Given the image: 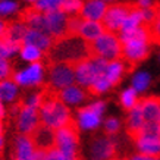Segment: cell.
I'll return each instance as SVG.
<instances>
[{
    "label": "cell",
    "instance_id": "cell-33",
    "mask_svg": "<svg viewBox=\"0 0 160 160\" xmlns=\"http://www.w3.org/2000/svg\"><path fill=\"white\" fill-rule=\"evenodd\" d=\"M150 84V77L147 73H138L134 77V81H132V85L137 91H144Z\"/></svg>",
    "mask_w": 160,
    "mask_h": 160
},
{
    "label": "cell",
    "instance_id": "cell-12",
    "mask_svg": "<svg viewBox=\"0 0 160 160\" xmlns=\"http://www.w3.org/2000/svg\"><path fill=\"white\" fill-rule=\"evenodd\" d=\"M46 13V19L49 24L50 34L54 38L63 37L68 34V16L63 10H52V12H44Z\"/></svg>",
    "mask_w": 160,
    "mask_h": 160
},
{
    "label": "cell",
    "instance_id": "cell-1",
    "mask_svg": "<svg viewBox=\"0 0 160 160\" xmlns=\"http://www.w3.org/2000/svg\"><path fill=\"white\" fill-rule=\"evenodd\" d=\"M90 58L88 41L81 35L66 34L54 38L52 47L46 53L47 62H73L77 63L82 59Z\"/></svg>",
    "mask_w": 160,
    "mask_h": 160
},
{
    "label": "cell",
    "instance_id": "cell-20",
    "mask_svg": "<svg viewBox=\"0 0 160 160\" xmlns=\"http://www.w3.org/2000/svg\"><path fill=\"white\" fill-rule=\"evenodd\" d=\"M27 29L28 27L21 22V21H12V22H8V27H6V32L3 37L9 38L10 41L16 43L18 46H24V38H25V34H27Z\"/></svg>",
    "mask_w": 160,
    "mask_h": 160
},
{
    "label": "cell",
    "instance_id": "cell-5",
    "mask_svg": "<svg viewBox=\"0 0 160 160\" xmlns=\"http://www.w3.org/2000/svg\"><path fill=\"white\" fill-rule=\"evenodd\" d=\"M135 9H142L137 2H123V3H115V5L107 6L106 13L102 18V22L106 31H110V32L119 35L123 19Z\"/></svg>",
    "mask_w": 160,
    "mask_h": 160
},
{
    "label": "cell",
    "instance_id": "cell-21",
    "mask_svg": "<svg viewBox=\"0 0 160 160\" xmlns=\"http://www.w3.org/2000/svg\"><path fill=\"white\" fill-rule=\"evenodd\" d=\"M160 138V122H144V125L137 131L131 140L137 142L138 140H156Z\"/></svg>",
    "mask_w": 160,
    "mask_h": 160
},
{
    "label": "cell",
    "instance_id": "cell-35",
    "mask_svg": "<svg viewBox=\"0 0 160 160\" xmlns=\"http://www.w3.org/2000/svg\"><path fill=\"white\" fill-rule=\"evenodd\" d=\"M119 121L115 119V118H109L106 122H104V132L107 135H115L118 131H119Z\"/></svg>",
    "mask_w": 160,
    "mask_h": 160
},
{
    "label": "cell",
    "instance_id": "cell-25",
    "mask_svg": "<svg viewBox=\"0 0 160 160\" xmlns=\"http://www.w3.org/2000/svg\"><path fill=\"white\" fill-rule=\"evenodd\" d=\"M18 94V84L13 79H2L0 81V100L5 103H12Z\"/></svg>",
    "mask_w": 160,
    "mask_h": 160
},
{
    "label": "cell",
    "instance_id": "cell-31",
    "mask_svg": "<svg viewBox=\"0 0 160 160\" xmlns=\"http://www.w3.org/2000/svg\"><path fill=\"white\" fill-rule=\"evenodd\" d=\"M146 25L148 27V32H150V43L160 46V13L156 16V19L151 24H146Z\"/></svg>",
    "mask_w": 160,
    "mask_h": 160
},
{
    "label": "cell",
    "instance_id": "cell-36",
    "mask_svg": "<svg viewBox=\"0 0 160 160\" xmlns=\"http://www.w3.org/2000/svg\"><path fill=\"white\" fill-rule=\"evenodd\" d=\"M18 9V5L13 2H0V15L12 13Z\"/></svg>",
    "mask_w": 160,
    "mask_h": 160
},
{
    "label": "cell",
    "instance_id": "cell-38",
    "mask_svg": "<svg viewBox=\"0 0 160 160\" xmlns=\"http://www.w3.org/2000/svg\"><path fill=\"white\" fill-rule=\"evenodd\" d=\"M90 110L96 112V113H98L100 116H102L103 110H104V103L103 102H97V103H92V104H90V106H87Z\"/></svg>",
    "mask_w": 160,
    "mask_h": 160
},
{
    "label": "cell",
    "instance_id": "cell-16",
    "mask_svg": "<svg viewBox=\"0 0 160 160\" xmlns=\"http://www.w3.org/2000/svg\"><path fill=\"white\" fill-rule=\"evenodd\" d=\"M52 43H53V38L49 37V35L40 32L37 29L29 28L27 29V34H25L24 38V44H31V46H35L37 49H40L43 53H47L49 49L52 47Z\"/></svg>",
    "mask_w": 160,
    "mask_h": 160
},
{
    "label": "cell",
    "instance_id": "cell-41",
    "mask_svg": "<svg viewBox=\"0 0 160 160\" xmlns=\"http://www.w3.org/2000/svg\"><path fill=\"white\" fill-rule=\"evenodd\" d=\"M5 118V107L2 104V100H0V119H3Z\"/></svg>",
    "mask_w": 160,
    "mask_h": 160
},
{
    "label": "cell",
    "instance_id": "cell-43",
    "mask_svg": "<svg viewBox=\"0 0 160 160\" xmlns=\"http://www.w3.org/2000/svg\"><path fill=\"white\" fill-rule=\"evenodd\" d=\"M2 148H3V138L0 137V154H2Z\"/></svg>",
    "mask_w": 160,
    "mask_h": 160
},
{
    "label": "cell",
    "instance_id": "cell-28",
    "mask_svg": "<svg viewBox=\"0 0 160 160\" xmlns=\"http://www.w3.org/2000/svg\"><path fill=\"white\" fill-rule=\"evenodd\" d=\"M21 56L24 60L27 62H38L41 56H43V52L40 49H37L35 46H31V44H24L21 47Z\"/></svg>",
    "mask_w": 160,
    "mask_h": 160
},
{
    "label": "cell",
    "instance_id": "cell-40",
    "mask_svg": "<svg viewBox=\"0 0 160 160\" xmlns=\"http://www.w3.org/2000/svg\"><path fill=\"white\" fill-rule=\"evenodd\" d=\"M137 3L144 9V8H148V6H151V0H137Z\"/></svg>",
    "mask_w": 160,
    "mask_h": 160
},
{
    "label": "cell",
    "instance_id": "cell-9",
    "mask_svg": "<svg viewBox=\"0 0 160 160\" xmlns=\"http://www.w3.org/2000/svg\"><path fill=\"white\" fill-rule=\"evenodd\" d=\"M28 137L32 141L35 150L47 151L56 146V132H54L53 128L47 126L43 122H40L38 125L28 134Z\"/></svg>",
    "mask_w": 160,
    "mask_h": 160
},
{
    "label": "cell",
    "instance_id": "cell-14",
    "mask_svg": "<svg viewBox=\"0 0 160 160\" xmlns=\"http://www.w3.org/2000/svg\"><path fill=\"white\" fill-rule=\"evenodd\" d=\"M107 6L109 5H106L103 0H85L79 15L84 19L102 21V18L104 16L107 10Z\"/></svg>",
    "mask_w": 160,
    "mask_h": 160
},
{
    "label": "cell",
    "instance_id": "cell-13",
    "mask_svg": "<svg viewBox=\"0 0 160 160\" xmlns=\"http://www.w3.org/2000/svg\"><path fill=\"white\" fill-rule=\"evenodd\" d=\"M138 103L146 122H160V97L157 96L142 97L138 98Z\"/></svg>",
    "mask_w": 160,
    "mask_h": 160
},
{
    "label": "cell",
    "instance_id": "cell-23",
    "mask_svg": "<svg viewBox=\"0 0 160 160\" xmlns=\"http://www.w3.org/2000/svg\"><path fill=\"white\" fill-rule=\"evenodd\" d=\"M78 115H79V125L82 126L84 129H94L100 123V115L96 113V112L90 110L88 107L79 109Z\"/></svg>",
    "mask_w": 160,
    "mask_h": 160
},
{
    "label": "cell",
    "instance_id": "cell-7",
    "mask_svg": "<svg viewBox=\"0 0 160 160\" xmlns=\"http://www.w3.org/2000/svg\"><path fill=\"white\" fill-rule=\"evenodd\" d=\"M77 63L47 62L46 69L49 71V85H52L56 90L72 85L75 82V66H77Z\"/></svg>",
    "mask_w": 160,
    "mask_h": 160
},
{
    "label": "cell",
    "instance_id": "cell-27",
    "mask_svg": "<svg viewBox=\"0 0 160 160\" xmlns=\"http://www.w3.org/2000/svg\"><path fill=\"white\" fill-rule=\"evenodd\" d=\"M142 22V9H135L132 10L131 13L126 16L123 22H122V28L121 32H125V31H132V29L138 28Z\"/></svg>",
    "mask_w": 160,
    "mask_h": 160
},
{
    "label": "cell",
    "instance_id": "cell-32",
    "mask_svg": "<svg viewBox=\"0 0 160 160\" xmlns=\"http://www.w3.org/2000/svg\"><path fill=\"white\" fill-rule=\"evenodd\" d=\"M63 0H37L35 8L40 9L41 12H52V10H59L62 6Z\"/></svg>",
    "mask_w": 160,
    "mask_h": 160
},
{
    "label": "cell",
    "instance_id": "cell-11",
    "mask_svg": "<svg viewBox=\"0 0 160 160\" xmlns=\"http://www.w3.org/2000/svg\"><path fill=\"white\" fill-rule=\"evenodd\" d=\"M91 156L92 159L104 160V159H116L118 147L116 142L109 137H97L91 142Z\"/></svg>",
    "mask_w": 160,
    "mask_h": 160
},
{
    "label": "cell",
    "instance_id": "cell-18",
    "mask_svg": "<svg viewBox=\"0 0 160 160\" xmlns=\"http://www.w3.org/2000/svg\"><path fill=\"white\" fill-rule=\"evenodd\" d=\"M103 32H106V28H104L103 22H100V21L84 19L81 27H79L78 35H81L87 41H92V40L97 38V37H100Z\"/></svg>",
    "mask_w": 160,
    "mask_h": 160
},
{
    "label": "cell",
    "instance_id": "cell-44",
    "mask_svg": "<svg viewBox=\"0 0 160 160\" xmlns=\"http://www.w3.org/2000/svg\"><path fill=\"white\" fill-rule=\"evenodd\" d=\"M27 2H31V3H35L37 0H27Z\"/></svg>",
    "mask_w": 160,
    "mask_h": 160
},
{
    "label": "cell",
    "instance_id": "cell-29",
    "mask_svg": "<svg viewBox=\"0 0 160 160\" xmlns=\"http://www.w3.org/2000/svg\"><path fill=\"white\" fill-rule=\"evenodd\" d=\"M137 103H138V97H137V90L134 87L128 88L121 94V104L123 106L125 110L129 112Z\"/></svg>",
    "mask_w": 160,
    "mask_h": 160
},
{
    "label": "cell",
    "instance_id": "cell-30",
    "mask_svg": "<svg viewBox=\"0 0 160 160\" xmlns=\"http://www.w3.org/2000/svg\"><path fill=\"white\" fill-rule=\"evenodd\" d=\"M84 2L85 0H63L60 10H63L66 15H79L84 6Z\"/></svg>",
    "mask_w": 160,
    "mask_h": 160
},
{
    "label": "cell",
    "instance_id": "cell-37",
    "mask_svg": "<svg viewBox=\"0 0 160 160\" xmlns=\"http://www.w3.org/2000/svg\"><path fill=\"white\" fill-rule=\"evenodd\" d=\"M47 159H52V160H65V156L58 147L54 146L53 148L47 150Z\"/></svg>",
    "mask_w": 160,
    "mask_h": 160
},
{
    "label": "cell",
    "instance_id": "cell-4",
    "mask_svg": "<svg viewBox=\"0 0 160 160\" xmlns=\"http://www.w3.org/2000/svg\"><path fill=\"white\" fill-rule=\"evenodd\" d=\"M90 56H98L112 62L122 58V41L119 35L110 31L103 32L92 41H88Z\"/></svg>",
    "mask_w": 160,
    "mask_h": 160
},
{
    "label": "cell",
    "instance_id": "cell-42",
    "mask_svg": "<svg viewBox=\"0 0 160 160\" xmlns=\"http://www.w3.org/2000/svg\"><path fill=\"white\" fill-rule=\"evenodd\" d=\"M3 135V122H2V119H0V137Z\"/></svg>",
    "mask_w": 160,
    "mask_h": 160
},
{
    "label": "cell",
    "instance_id": "cell-10",
    "mask_svg": "<svg viewBox=\"0 0 160 160\" xmlns=\"http://www.w3.org/2000/svg\"><path fill=\"white\" fill-rule=\"evenodd\" d=\"M43 75H44V66L38 62H32L28 69H25L22 72L13 73V79L18 85H41L43 84Z\"/></svg>",
    "mask_w": 160,
    "mask_h": 160
},
{
    "label": "cell",
    "instance_id": "cell-34",
    "mask_svg": "<svg viewBox=\"0 0 160 160\" xmlns=\"http://www.w3.org/2000/svg\"><path fill=\"white\" fill-rule=\"evenodd\" d=\"M13 71L10 68L9 62L6 60V58H0V81L2 79H12L13 77Z\"/></svg>",
    "mask_w": 160,
    "mask_h": 160
},
{
    "label": "cell",
    "instance_id": "cell-19",
    "mask_svg": "<svg viewBox=\"0 0 160 160\" xmlns=\"http://www.w3.org/2000/svg\"><path fill=\"white\" fill-rule=\"evenodd\" d=\"M144 122H146V119L142 116L141 106H140V103H137L135 106L129 110V115L126 118V134H128V137L132 138V137L135 135L137 131L144 125Z\"/></svg>",
    "mask_w": 160,
    "mask_h": 160
},
{
    "label": "cell",
    "instance_id": "cell-8",
    "mask_svg": "<svg viewBox=\"0 0 160 160\" xmlns=\"http://www.w3.org/2000/svg\"><path fill=\"white\" fill-rule=\"evenodd\" d=\"M21 106L18 116H16V128L19 134H25L28 135L29 132L34 129L35 126L38 125L41 119H40V109L34 106H29L24 100H21Z\"/></svg>",
    "mask_w": 160,
    "mask_h": 160
},
{
    "label": "cell",
    "instance_id": "cell-24",
    "mask_svg": "<svg viewBox=\"0 0 160 160\" xmlns=\"http://www.w3.org/2000/svg\"><path fill=\"white\" fill-rule=\"evenodd\" d=\"M140 153H146L153 159H160V138L156 140H138L135 142Z\"/></svg>",
    "mask_w": 160,
    "mask_h": 160
},
{
    "label": "cell",
    "instance_id": "cell-26",
    "mask_svg": "<svg viewBox=\"0 0 160 160\" xmlns=\"http://www.w3.org/2000/svg\"><path fill=\"white\" fill-rule=\"evenodd\" d=\"M110 87H112L110 81H109L107 77L103 73V75H98V77L88 85L87 91L90 96H100V94H103L104 91H107Z\"/></svg>",
    "mask_w": 160,
    "mask_h": 160
},
{
    "label": "cell",
    "instance_id": "cell-3",
    "mask_svg": "<svg viewBox=\"0 0 160 160\" xmlns=\"http://www.w3.org/2000/svg\"><path fill=\"white\" fill-rule=\"evenodd\" d=\"M56 147L63 153L65 160L79 159V123L73 118L56 129Z\"/></svg>",
    "mask_w": 160,
    "mask_h": 160
},
{
    "label": "cell",
    "instance_id": "cell-39",
    "mask_svg": "<svg viewBox=\"0 0 160 160\" xmlns=\"http://www.w3.org/2000/svg\"><path fill=\"white\" fill-rule=\"evenodd\" d=\"M6 27H8V22H5V21H2L0 19V38L5 35L6 32Z\"/></svg>",
    "mask_w": 160,
    "mask_h": 160
},
{
    "label": "cell",
    "instance_id": "cell-22",
    "mask_svg": "<svg viewBox=\"0 0 160 160\" xmlns=\"http://www.w3.org/2000/svg\"><path fill=\"white\" fill-rule=\"evenodd\" d=\"M123 73H125V65H123V62H122V59H118V60H112V62H109L104 75H106L107 79L110 81L112 87H115V85H118V84L121 82L122 75H123Z\"/></svg>",
    "mask_w": 160,
    "mask_h": 160
},
{
    "label": "cell",
    "instance_id": "cell-17",
    "mask_svg": "<svg viewBox=\"0 0 160 160\" xmlns=\"http://www.w3.org/2000/svg\"><path fill=\"white\" fill-rule=\"evenodd\" d=\"M58 96H59V98H60L63 103H66V104H78V103L87 100L90 94H88V91L87 92L84 91L81 87L72 84V85H69V87L58 90Z\"/></svg>",
    "mask_w": 160,
    "mask_h": 160
},
{
    "label": "cell",
    "instance_id": "cell-15",
    "mask_svg": "<svg viewBox=\"0 0 160 160\" xmlns=\"http://www.w3.org/2000/svg\"><path fill=\"white\" fill-rule=\"evenodd\" d=\"M34 144L28 135L21 134L16 141H15V148L12 151V159H18V160H29L32 157L34 153Z\"/></svg>",
    "mask_w": 160,
    "mask_h": 160
},
{
    "label": "cell",
    "instance_id": "cell-6",
    "mask_svg": "<svg viewBox=\"0 0 160 160\" xmlns=\"http://www.w3.org/2000/svg\"><path fill=\"white\" fill-rule=\"evenodd\" d=\"M150 43L146 40H131L122 43V62L125 65V72H132L142 60L150 54Z\"/></svg>",
    "mask_w": 160,
    "mask_h": 160
},
{
    "label": "cell",
    "instance_id": "cell-2",
    "mask_svg": "<svg viewBox=\"0 0 160 160\" xmlns=\"http://www.w3.org/2000/svg\"><path fill=\"white\" fill-rule=\"evenodd\" d=\"M41 103H40V119L47 126L58 129L66 125L71 119V110L66 103H63L58 96V90L52 85H44L41 90Z\"/></svg>",
    "mask_w": 160,
    "mask_h": 160
}]
</instances>
